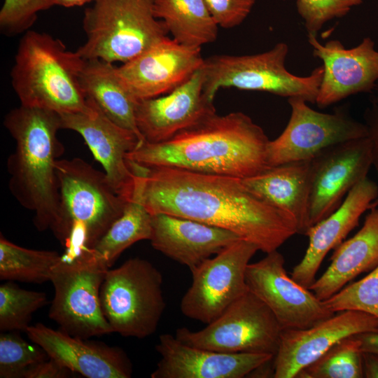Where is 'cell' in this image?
I'll use <instances>...</instances> for the list:
<instances>
[{
	"label": "cell",
	"mask_w": 378,
	"mask_h": 378,
	"mask_svg": "<svg viewBox=\"0 0 378 378\" xmlns=\"http://www.w3.org/2000/svg\"><path fill=\"white\" fill-rule=\"evenodd\" d=\"M288 54V45L279 42L269 50L257 54L217 55L206 58L202 66L204 94L214 101L220 88H233L287 99L300 97L316 104L323 66L316 67L308 76L295 75L286 67Z\"/></svg>",
	"instance_id": "obj_7"
},
{
	"label": "cell",
	"mask_w": 378,
	"mask_h": 378,
	"mask_svg": "<svg viewBox=\"0 0 378 378\" xmlns=\"http://www.w3.org/2000/svg\"><path fill=\"white\" fill-rule=\"evenodd\" d=\"M202 67L163 96L137 102L135 121L144 141L160 143L216 113L214 101L203 92Z\"/></svg>",
	"instance_id": "obj_19"
},
{
	"label": "cell",
	"mask_w": 378,
	"mask_h": 378,
	"mask_svg": "<svg viewBox=\"0 0 378 378\" xmlns=\"http://www.w3.org/2000/svg\"><path fill=\"white\" fill-rule=\"evenodd\" d=\"M362 354L355 335L345 337L302 369L295 378H363Z\"/></svg>",
	"instance_id": "obj_30"
},
{
	"label": "cell",
	"mask_w": 378,
	"mask_h": 378,
	"mask_svg": "<svg viewBox=\"0 0 378 378\" xmlns=\"http://www.w3.org/2000/svg\"><path fill=\"white\" fill-rule=\"evenodd\" d=\"M354 335L360 342L363 352H371L378 355V332H363Z\"/></svg>",
	"instance_id": "obj_40"
},
{
	"label": "cell",
	"mask_w": 378,
	"mask_h": 378,
	"mask_svg": "<svg viewBox=\"0 0 378 378\" xmlns=\"http://www.w3.org/2000/svg\"><path fill=\"white\" fill-rule=\"evenodd\" d=\"M369 211L362 227L334 249L330 265L309 288L319 300L328 299L378 265V207Z\"/></svg>",
	"instance_id": "obj_25"
},
{
	"label": "cell",
	"mask_w": 378,
	"mask_h": 378,
	"mask_svg": "<svg viewBox=\"0 0 378 378\" xmlns=\"http://www.w3.org/2000/svg\"><path fill=\"white\" fill-rule=\"evenodd\" d=\"M108 270L92 248L62 255L51 272L55 294L48 313L62 330L83 339L113 332L100 300Z\"/></svg>",
	"instance_id": "obj_8"
},
{
	"label": "cell",
	"mask_w": 378,
	"mask_h": 378,
	"mask_svg": "<svg viewBox=\"0 0 378 378\" xmlns=\"http://www.w3.org/2000/svg\"><path fill=\"white\" fill-rule=\"evenodd\" d=\"M259 248L239 239L191 270L192 283L181 298L182 314L206 325L248 290L246 270Z\"/></svg>",
	"instance_id": "obj_12"
},
{
	"label": "cell",
	"mask_w": 378,
	"mask_h": 378,
	"mask_svg": "<svg viewBox=\"0 0 378 378\" xmlns=\"http://www.w3.org/2000/svg\"><path fill=\"white\" fill-rule=\"evenodd\" d=\"M59 206L51 230L66 253L93 248L123 212L127 202L104 172L84 160H57Z\"/></svg>",
	"instance_id": "obj_4"
},
{
	"label": "cell",
	"mask_w": 378,
	"mask_h": 378,
	"mask_svg": "<svg viewBox=\"0 0 378 378\" xmlns=\"http://www.w3.org/2000/svg\"><path fill=\"white\" fill-rule=\"evenodd\" d=\"M116 68L101 59H84L79 75L81 88L86 98L92 99L111 120L143 140L135 121L138 102L121 80Z\"/></svg>",
	"instance_id": "obj_26"
},
{
	"label": "cell",
	"mask_w": 378,
	"mask_h": 378,
	"mask_svg": "<svg viewBox=\"0 0 378 378\" xmlns=\"http://www.w3.org/2000/svg\"><path fill=\"white\" fill-rule=\"evenodd\" d=\"M162 283L158 268L139 257L108 270L100 300L113 332L139 339L153 335L166 307Z\"/></svg>",
	"instance_id": "obj_9"
},
{
	"label": "cell",
	"mask_w": 378,
	"mask_h": 378,
	"mask_svg": "<svg viewBox=\"0 0 378 378\" xmlns=\"http://www.w3.org/2000/svg\"><path fill=\"white\" fill-rule=\"evenodd\" d=\"M239 239L230 230L195 220L152 215V246L190 270Z\"/></svg>",
	"instance_id": "obj_23"
},
{
	"label": "cell",
	"mask_w": 378,
	"mask_h": 378,
	"mask_svg": "<svg viewBox=\"0 0 378 378\" xmlns=\"http://www.w3.org/2000/svg\"><path fill=\"white\" fill-rule=\"evenodd\" d=\"M4 124L16 143L7 160L9 190L21 206L34 212L37 230H51L59 206L55 162L63 150L57 136L60 115L20 104L8 112Z\"/></svg>",
	"instance_id": "obj_3"
},
{
	"label": "cell",
	"mask_w": 378,
	"mask_h": 378,
	"mask_svg": "<svg viewBox=\"0 0 378 378\" xmlns=\"http://www.w3.org/2000/svg\"><path fill=\"white\" fill-rule=\"evenodd\" d=\"M290 115L281 134L268 144L269 167L290 162L309 160L323 150L344 141L366 137L364 122L349 113L346 106H340L326 113L312 108L300 97L288 99Z\"/></svg>",
	"instance_id": "obj_11"
},
{
	"label": "cell",
	"mask_w": 378,
	"mask_h": 378,
	"mask_svg": "<svg viewBox=\"0 0 378 378\" xmlns=\"http://www.w3.org/2000/svg\"><path fill=\"white\" fill-rule=\"evenodd\" d=\"M282 330L267 305L248 290L204 328H180L175 337L185 344L214 351L274 356Z\"/></svg>",
	"instance_id": "obj_10"
},
{
	"label": "cell",
	"mask_w": 378,
	"mask_h": 378,
	"mask_svg": "<svg viewBox=\"0 0 378 378\" xmlns=\"http://www.w3.org/2000/svg\"><path fill=\"white\" fill-rule=\"evenodd\" d=\"M84 63L49 34L28 31L21 38L11 71L20 104L59 114L82 111L87 104L79 75Z\"/></svg>",
	"instance_id": "obj_5"
},
{
	"label": "cell",
	"mask_w": 378,
	"mask_h": 378,
	"mask_svg": "<svg viewBox=\"0 0 378 378\" xmlns=\"http://www.w3.org/2000/svg\"><path fill=\"white\" fill-rule=\"evenodd\" d=\"M249 263L246 270L248 290L264 302L282 329H305L335 313L309 288L287 274L285 260L278 250Z\"/></svg>",
	"instance_id": "obj_13"
},
{
	"label": "cell",
	"mask_w": 378,
	"mask_h": 378,
	"mask_svg": "<svg viewBox=\"0 0 378 378\" xmlns=\"http://www.w3.org/2000/svg\"><path fill=\"white\" fill-rule=\"evenodd\" d=\"M48 358L38 344H31L16 334L0 335V377L22 378L25 370Z\"/></svg>",
	"instance_id": "obj_33"
},
{
	"label": "cell",
	"mask_w": 378,
	"mask_h": 378,
	"mask_svg": "<svg viewBox=\"0 0 378 378\" xmlns=\"http://www.w3.org/2000/svg\"><path fill=\"white\" fill-rule=\"evenodd\" d=\"M161 356L151 378H242L273 360L268 354H228L191 346L162 334L155 346Z\"/></svg>",
	"instance_id": "obj_20"
},
{
	"label": "cell",
	"mask_w": 378,
	"mask_h": 378,
	"mask_svg": "<svg viewBox=\"0 0 378 378\" xmlns=\"http://www.w3.org/2000/svg\"><path fill=\"white\" fill-rule=\"evenodd\" d=\"M94 1V0H55V5L68 8L82 6L86 3Z\"/></svg>",
	"instance_id": "obj_41"
},
{
	"label": "cell",
	"mask_w": 378,
	"mask_h": 378,
	"mask_svg": "<svg viewBox=\"0 0 378 378\" xmlns=\"http://www.w3.org/2000/svg\"><path fill=\"white\" fill-rule=\"evenodd\" d=\"M25 332L49 358L88 378H129L132 366L118 347L86 341L43 323L29 326Z\"/></svg>",
	"instance_id": "obj_21"
},
{
	"label": "cell",
	"mask_w": 378,
	"mask_h": 378,
	"mask_svg": "<svg viewBox=\"0 0 378 378\" xmlns=\"http://www.w3.org/2000/svg\"><path fill=\"white\" fill-rule=\"evenodd\" d=\"M376 96H375V98L373 101V102H375V103H378V83H377V87H376Z\"/></svg>",
	"instance_id": "obj_43"
},
{
	"label": "cell",
	"mask_w": 378,
	"mask_h": 378,
	"mask_svg": "<svg viewBox=\"0 0 378 378\" xmlns=\"http://www.w3.org/2000/svg\"><path fill=\"white\" fill-rule=\"evenodd\" d=\"M153 9L181 44L201 48L217 38L219 26L204 0H153Z\"/></svg>",
	"instance_id": "obj_27"
},
{
	"label": "cell",
	"mask_w": 378,
	"mask_h": 378,
	"mask_svg": "<svg viewBox=\"0 0 378 378\" xmlns=\"http://www.w3.org/2000/svg\"><path fill=\"white\" fill-rule=\"evenodd\" d=\"M363 119L372 146V167L378 176V103L373 102L365 109Z\"/></svg>",
	"instance_id": "obj_38"
},
{
	"label": "cell",
	"mask_w": 378,
	"mask_h": 378,
	"mask_svg": "<svg viewBox=\"0 0 378 378\" xmlns=\"http://www.w3.org/2000/svg\"><path fill=\"white\" fill-rule=\"evenodd\" d=\"M219 27L230 29L241 24L256 0H204Z\"/></svg>",
	"instance_id": "obj_36"
},
{
	"label": "cell",
	"mask_w": 378,
	"mask_h": 378,
	"mask_svg": "<svg viewBox=\"0 0 378 378\" xmlns=\"http://www.w3.org/2000/svg\"><path fill=\"white\" fill-rule=\"evenodd\" d=\"M59 115L62 129L76 132L83 138L113 190L127 200L131 199L135 174L127 155L143 140L111 120L89 98L83 110Z\"/></svg>",
	"instance_id": "obj_14"
},
{
	"label": "cell",
	"mask_w": 378,
	"mask_h": 378,
	"mask_svg": "<svg viewBox=\"0 0 378 378\" xmlns=\"http://www.w3.org/2000/svg\"><path fill=\"white\" fill-rule=\"evenodd\" d=\"M55 251L24 248L0 236V279L43 283L61 258Z\"/></svg>",
	"instance_id": "obj_29"
},
{
	"label": "cell",
	"mask_w": 378,
	"mask_h": 378,
	"mask_svg": "<svg viewBox=\"0 0 378 378\" xmlns=\"http://www.w3.org/2000/svg\"><path fill=\"white\" fill-rule=\"evenodd\" d=\"M204 60L201 48L187 46L167 36L116 69L139 102L171 92L200 69Z\"/></svg>",
	"instance_id": "obj_18"
},
{
	"label": "cell",
	"mask_w": 378,
	"mask_h": 378,
	"mask_svg": "<svg viewBox=\"0 0 378 378\" xmlns=\"http://www.w3.org/2000/svg\"><path fill=\"white\" fill-rule=\"evenodd\" d=\"M314 57L322 61L323 75L316 104L325 108L354 94L371 92L378 83V50L374 41L365 37L355 47L346 48L337 39L324 45L307 34Z\"/></svg>",
	"instance_id": "obj_16"
},
{
	"label": "cell",
	"mask_w": 378,
	"mask_h": 378,
	"mask_svg": "<svg viewBox=\"0 0 378 378\" xmlns=\"http://www.w3.org/2000/svg\"><path fill=\"white\" fill-rule=\"evenodd\" d=\"M74 372L55 360L48 358L28 368L23 378H66Z\"/></svg>",
	"instance_id": "obj_37"
},
{
	"label": "cell",
	"mask_w": 378,
	"mask_h": 378,
	"mask_svg": "<svg viewBox=\"0 0 378 378\" xmlns=\"http://www.w3.org/2000/svg\"><path fill=\"white\" fill-rule=\"evenodd\" d=\"M363 332H378V318L357 310L335 312L308 328L284 329L273 358V377L295 378L337 342Z\"/></svg>",
	"instance_id": "obj_17"
},
{
	"label": "cell",
	"mask_w": 378,
	"mask_h": 378,
	"mask_svg": "<svg viewBox=\"0 0 378 378\" xmlns=\"http://www.w3.org/2000/svg\"><path fill=\"white\" fill-rule=\"evenodd\" d=\"M378 207V197L374 200L370 205L369 210L372 208Z\"/></svg>",
	"instance_id": "obj_42"
},
{
	"label": "cell",
	"mask_w": 378,
	"mask_h": 378,
	"mask_svg": "<svg viewBox=\"0 0 378 378\" xmlns=\"http://www.w3.org/2000/svg\"><path fill=\"white\" fill-rule=\"evenodd\" d=\"M269 142L262 128L246 114L215 113L167 141H143L127 159L146 167H174L242 179L269 167Z\"/></svg>",
	"instance_id": "obj_2"
},
{
	"label": "cell",
	"mask_w": 378,
	"mask_h": 378,
	"mask_svg": "<svg viewBox=\"0 0 378 378\" xmlns=\"http://www.w3.org/2000/svg\"><path fill=\"white\" fill-rule=\"evenodd\" d=\"M55 5V0H4L0 10V26L8 34L26 30L37 14Z\"/></svg>",
	"instance_id": "obj_35"
},
{
	"label": "cell",
	"mask_w": 378,
	"mask_h": 378,
	"mask_svg": "<svg viewBox=\"0 0 378 378\" xmlns=\"http://www.w3.org/2000/svg\"><path fill=\"white\" fill-rule=\"evenodd\" d=\"M332 312L357 310L378 318V265L363 279L323 300Z\"/></svg>",
	"instance_id": "obj_32"
},
{
	"label": "cell",
	"mask_w": 378,
	"mask_h": 378,
	"mask_svg": "<svg viewBox=\"0 0 378 378\" xmlns=\"http://www.w3.org/2000/svg\"><path fill=\"white\" fill-rule=\"evenodd\" d=\"M47 302L44 293L22 289L8 282L0 286V330L24 331L32 314Z\"/></svg>",
	"instance_id": "obj_31"
},
{
	"label": "cell",
	"mask_w": 378,
	"mask_h": 378,
	"mask_svg": "<svg viewBox=\"0 0 378 378\" xmlns=\"http://www.w3.org/2000/svg\"><path fill=\"white\" fill-rule=\"evenodd\" d=\"M363 377L378 378V355L371 352L362 354Z\"/></svg>",
	"instance_id": "obj_39"
},
{
	"label": "cell",
	"mask_w": 378,
	"mask_h": 378,
	"mask_svg": "<svg viewBox=\"0 0 378 378\" xmlns=\"http://www.w3.org/2000/svg\"><path fill=\"white\" fill-rule=\"evenodd\" d=\"M151 234L152 215L134 188L121 216L92 249L110 268L126 248L139 241L150 240Z\"/></svg>",
	"instance_id": "obj_28"
},
{
	"label": "cell",
	"mask_w": 378,
	"mask_h": 378,
	"mask_svg": "<svg viewBox=\"0 0 378 378\" xmlns=\"http://www.w3.org/2000/svg\"><path fill=\"white\" fill-rule=\"evenodd\" d=\"M377 197L378 186L368 177L351 188L335 211L309 229L306 234L308 247L290 276L309 288L328 253L338 246L358 225L361 216Z\"/></svg>",
	"instance_id": "obj_22"
},
{
	"label": "cell",
	"mask_w": 378,
	"mask_h": 378,
	"mask_svg": "<svg viewBox=\"0 0 378 378\" xmlns=\"http://www.w3.org/2000/svg\"><path fill=\"white\" fill-rule=\"evenodd\" d=\"M134 189L151 215L165 214L230 230L267 253L297 234L293 219L250 192L240 178L132 164Z\"/></svg>",
	"instance_id": "obj_1"
},
{
	"label": "cell",
	"mask_w": 378,
	"mask_h": 378,
	"mask_svg": "<svg viewBox=\"0 0 378 378\" xmlns=\"http://www.w3.org/2000/svg\"><path fill=\"white\" fill-rule=\"evenodd\" d=\"M241 181L253 194L289 215L295 223L297 234L306 235L311 227L310 160L268 167Z\"/></svg>",
	"instance_id": "obj_24"
},
{
	"label": "cell",
	"mask_w": 378,
	"mask_h": 378,
	"mask_svg": "<svg viewBox=\"0 0 378 378\" xmlns=\"http://www.w3.org/2000/svg\"><path fill=\"white\" fill-rule=\"evenodd\" d=\"M153 0H94L85 10L86 41L76 52L84 59L125 63L167 37Z\"/></svg>",
	"instance_id": "obj_6"
},
{
	"label": "cell",
	"mask_w": 378,
	"mask_h": 378,
	"mask_svg": "<svg viewBox=\"0 0 378 378\" xmlns=\"http://www.w3.org/2000/svg\"><path fill=\"white\" fill-rule=\"evenodd\" d=\"M364 0H296V9L307 34L317 36L329 21L342 18Z\"/></svg>",
	"instance_id": "obj_34"
},
{
	"label": "cell",
	"mask_w": 378,
	"mask_h": 378,
	"mask_svg": "<svg viewBox=\"0 0 378 378\" xmlns=\"http://www.w3.org/2000/svg\"><path fill=\"white\" fill-rule=\"evenodd\" d=\"M311 161V227L328 216L357 183L368 178L372 167L368 136L330 146Z\"/></svg>",
	"instance_id": "obj_15"
}]
</instances>
